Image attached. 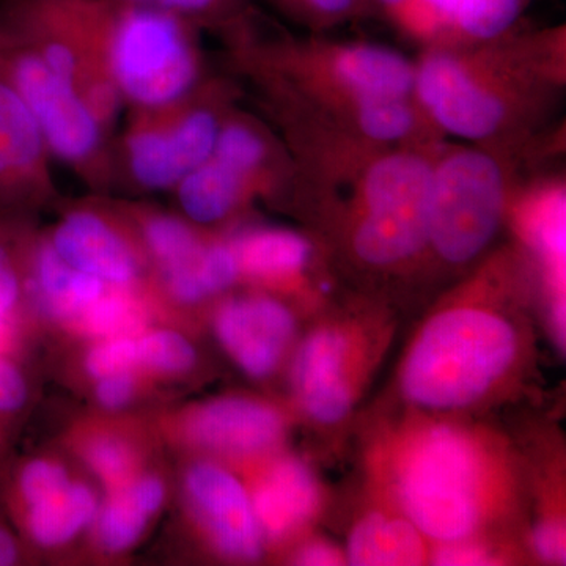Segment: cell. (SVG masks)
Wrapping results in <instances>:
<instances>
[{"mask_svg":"<svg viewBox=\"0 0 566 566\" xmlns=\"http://www.w3.org/2000/svg\"><path fill=\"white\" fill-rule=\"evenodd\" d=\"M28 296V252L0 229V353L13 354L18 340V312Z\"/></svg>","mask_w":566,"mask_h":566,"instance_id":"83f0119b","label":"cell"},{"mask_svg":"<svg viewBox=\"0 0 566 566\" xmlns=\"http://www.w3.org/2000/svg\"><path fill=\"white\" fill-rule=\"evenodd\" d=\"M21 546L17 535L0 521V566L20 564Z\"/></svg>","mask_w":566,"mask_h":566,"instance_id":"ab89813d","label":"cell"},{"mask_svg":"<svg viewBox=\"0 0 566 566\" xmlns=\"http://www.w3.org/2000/svg\"><path fill=\"white\" fill-rule=\"evenodd\" d=\"M277 9L308 28L323 29L365 11L364 0H271Z\"/></svg>","mask_w":566,"mask_h":566,"instance_id":"d6a6232c","label":"cell"},{"mask_svg":"<svg viewBox=\"0 0 566 566\" xmlns=\"http://www.w3.org/2000/svg\"><path fill=\"white\" fill-rule=\"evenodd\" d=\"M170 11L196 25H233L243 20L248 0H122Z\"/></svg>","mask_w":566,"mask_h":566,"instance_id":"4dcf8cb0","label":"cell"},{"mask_svg":"<svg viewBox=\"0 0 566 566\" xmlns=\"http://www.w3.org/2000/svg\"><path fill=\"white\" fill-rule=\"evenodd\" d=\"M521 237L538 256L549 292L553 322L558 337L565 338L566 196L558 181L538 186L526 193L516 208Z\"/></svg>","mask_w":566,"mask_h":566,"instance_id":"9a60e30c","label":"cell"},{"mask_svg":"<svg viewBox=\"0 0 566 566\" xmlns=\"http://www.w3.org/2000/svg\"><path fill=\"white\" fill-rule=\"evenodd\" d=\"M403 2L405 0H364L365 11L376 9L382 11L387 17Z\"/></svg>","mask_w":566,"mask_h":566,"instance_id":"60d3db41","label":"cell"},{"mask_svg":"<svg viewBox=\"0 0 566 566\" xmlns=\"http://www.w3.org/2000/svg\"><path fill=\"white\" fill-rule=\"evenodd\" d=\"M297 565L308 566H329L340 565L342 556L334 546L327 543H312V545L304 546L296 556Z\"/></svg>","mask_w":566,"mask_h":566,"instance_id":"f35d334b","label":"cell"},{"mask_svg":"<svg viewBox=\"0 0 566 566\" xmlns=\"http://www.w3.org/2000/svg\"><path fill=\"white\" fill-rule=\"evenodd\" d=\"M259 185L230 164L211 156L177 186L178 203L189 221L216 223L229 218Z\"/></svg>","mask_w":566,"mask_h":566,"instance_id":"ffe728a7","label":"cell"},{"mask_svg":"<svg viewBox=\"0 0 566 566\" xmlns=\"http://www.w3.org/2000/svg\"><path fill=\"white\" fill-rule=\"evenodd\" d=\"M193 446L229 457H251L273 449L283 436V419L271 406L226 397L197 406L182 422Z\"/></svg>","mask_w":566,"mask_h":566,"instance_id":"7c38bea8","label":"cell"},{"mask_svg":"<svg viewBox=\"0 0 566 566\" xmlns=\"http://www.w3.org/2000/svg\"><path fill=\"white\" fill-rule=\"evenodd\" d=\"M137 337V335H136ZM136 337L104 338L85 357V370L95 379L139 367Z\"/></svg>","mask_w":566,"mask_h":566,"instance_id":"836d02e7","label":"cell"},{"mask_svg":"<svg viewBox=\"0 0 566 566\" xmlns=\"http://www.w3.org/2000/svg\"><path fill=\"white\" fill-rule=\"evenodd\" d=\"M493 558L483 547L474 545H464V543L452 542L450 546L442 547L434 557L436 565H460L476 566L493 564Z\"/></svg>","mask_w":566,"mask_h":566,"instance_id":"74e56055","label":"cell"},{"mask_svg":"<svg viewBox=\"0 0 566 566\" xmlns=\"http://www.w3.org/2000/svg\"><path fill=\"white\" fill-rule=\"evenodd\" d=\"M122 142V167L148 191L175 189L207 161L221 132V106L193 93L185 102L156 111H136Z\"/></svg>","mask_w":566,"mask_h":566,"instance_id":"ba28073f","label":"cell"},{"mask_svg":"<svg viewBox=\"0 0 566 566\" xmlns=\"http://www.w3.org/2000/svg\"><path fill=\"white\" fill-rule=\"evenodd\" d=\"M485 461L471 436L433 427L412 439L398 468L409 520L441 542H463L482 521Z\"/></svg>","mask_w":566,"mask_h":566,"instance_id":"5b68a950","label":"cell"},{"mask_svg":"<svg viewBox=\"0 0 566 566\" xmlns=\"http://www.w3.org/2000/svg\"><path fill=\"white\" fill-rule=\"evenodd\" d=\"M85 460L91 465L93 474L111 490L125 485L132 480L134 455L129 446L122 439L109 438V436L95 439L87 447Z\"/></svg>","mask_w":566,"mask_h":566,"instance_id":"1f68e13d","label":"cell"},{"mask_svg":"<svg viewBox=\"0 0 566 566\" xmlns=\"http://www.w3.org/2000/svg\"><path fill=\"white\" fill-rule=\"evenodd\" d=\"M186 495L212 545L232 560L262 557L263 534L252 499L237 476L214 463H197L185 479Z\"/></svg>","mask_w":566,"mask_h":566,"instance_id":"30bf717a","label":"cell"},{"mask_svg":"<svg viewBox=\"0 0 566 566\" xmlns=\"http://www.w3.org/2000/svg\"><path fill=\"white\" fill-rule=\"evenodd\" d=\"M70 483L69 472L62 464L44 458H35V460L25 461L11 480V502L18 509L36 504L41 499L59 493Z\"/></svg>","mask_w":566,"mask_h":566,"instance_id":"f546056e","label":"cell"},{"mask_svg":"<svg viewBox=\"0 0 566 566\" xmlns=\"http://www.w3.org/2000/svg\"><path fill=\"white\" fill-rule=\"evenodd\" d=\"M424 557L419 528L398 517L370 515L349 536L348 560L353 565H420Z\"/></svg>","mask_w":566,"mask_h":566,"instance_id":"603a6c76","label":"cell"},{"mask_svg":"<svg viewBox=\"0 0 566 566\" xmlns=\"http://www.w3.org/2000/svg\"><path fill=\"white\" fill-rule=\"evenodd\" d=\"M82 333L104 340L114 337H136L144 333L148 312L132 289H109L99 300L76 316Z\"/></svg>","mask_w":566,"mask_h":566,"instance_id":"d4e9b609","label":"cell"},{"mask_svg":"<svg viewBox=\"0 0 566 566\" xmlns=\"http://www.w3.org/2000/svg\"><path fill=\"white\" fill-rule=\"evenodd\" d=\"M506 199L495 156L469 147L434 151L428 245L446 262H471L497 233Z\"/></svg>","mask_w":566,"mask_h":566,"instance_id":"52a82bcc","label":"cell"},{"mask_svg":"<svg viewBox=\"0 0 566 566\" xmlns=\"http://www.w3.org/2000/svg\"><path fill=\"white\" fill-rule=\"evenodd\" d=\"M327 142L322 166L349 188L354 253L371 266L419 255L430 233L433 153L412 145L376 148L352 136Z\"/></svg>","mask_w":566,"mask_h":566,"instance_id":"6da1fadb","label":"cell"},{"mask_svg":"<svg viewBox=\"0 0 566 566\" xmlns=\"http://www.w3.org/2000/svg\"><path fill=\"white\" fill-rule=\"evenodd\" d=\"M98 17L104 61L120 103L164 109L197 92L202 59L196 24L122 0H98Z\"/></svg>","mask_w":566,"mask_h":566,"instance_id":"3957f363","label":"cell"},{"mask_svg":"<svg viewBox=\"0 0 566 566\" xmlns=\"http://www.w3.org/2000/svg\"><path fill=\"white\" fill-rule=\"evenodd\" d=\"M290 73L319 109L348 128L354 112L379 98L415 96L416 65L378 44H314L296 48Z\"/></svg>","mask_w":566,"mask_h":566,"instance_id":"9c48e42d","label":"cell"},{"mask_svg":"<svg viewBox=\"0 0 566 566\" xmlns=\"http://www.w3.org/2000/svg\"><path fill=\"white\" fill-rule=\"evenodd\" d=\"M48 155L32 112L0 80V202H14L44 188L50 182Z\"/></svg>","mask_w":566,"mask_h":566,"instance_id":"5bb4252c","label":"cell"},{"mask_svg":"<svg viewBox=\"0 0 566 566\" xmlns=\"http://www.w3.org/2000/svg\"><path fill=\"white\" fill-rule=\"evenodd\" d=\"M142 238L161 273L193 262L205 248L192 227L175 216H147L142 222Z\"/></svg>","mask_w":566,"mask_h":566,"instance_id":"4316f807","label":"cell"},{"mask_svg":"<svg viewBox=\"0 0 566 566\" xmlns=\"http://www.w3.org/2000/svg\"><path fill=\"white\" fill-rule=\"evenodd\" d=\"M98 510L99 502L93 488L71 480L70 485L59 493L22 506L18 512L33 545L50 549L73 542L84 528L95 523Z\"/></svg>","mask_w":566,"mask_h":566,"instance_id":"44dd1931","label":"cell"},{"mask_svg":"<svg viewBox=\"0 0 566 566\" xmlns=\"http://www.w3.org/2000/svg\"><path fill=\"white\" fill-rule=\"evenodd\" d=\"M136 378L133 371L104 376L96 385V400L104 409L118 411L126 408L136 395Z\"/></svg>","mask_w":566,"mask_h":566,"instance_id":"d590c367","label":"cell"},{"mask_svg":"<svg viewBox=\"0 0 566 566\" xmlns=\"http://www.w3.org/2000/svg\"><path fill=\"white\" fill-rule=\"evenodd\" d=\"M263 536L285 538L315 515L319 490L307 465L293 458L271 465L251 495Z\"/></svg>","mask_w":566,"mask_h":566,"instance_id":"e0dca14e","label":"cell"},{"mask_svg":"<svg viewBox=\"0 0 566 566\" xmlns=\"http://www.w3.org/2000/svg\"><path fill=\"white\" fill-rule=\"evenodd\" d=\"M531 0H458L446 46L485 43L515 28Z\"/></svg>","mask_w":566,"mask_h":566,"instance_id":"cb8c5ba5","label":"cell"},{"mask_svg":"<svg viewBox=\"0 0 566 566\" xmlns=\"http://www.w3.org/2000/svg\"><path fill=\"white\" fill-rule=\"evenodd\" d=\"M109 286L95 275L71 268L50 241L28 253V296L46 314L61 319H76Z\"/></svg>","mask_w":566,"mask_h":566,"instance_id":"ac0fdd59","label":"cell"},{"mask_svg":"<svg viewBox=\"0 0 566 566\" xmlns=\"http://www.w3.org/2000/svg\"><path fill=\"white\" fill-rule=\"evenodd\" d=\"M48 241L71 268L112 289H132L139 281L136 249L102 212L88 208L69 212Z\"/></svg>","mask_w":566,"mask_h":566,"instance_id":"4fadbf2b","label":"cell"},{"mask_svg":"<svg viewBox=\"0 0 566 566\" xmlns=\"http://www.w3.org/2000/svg\"><path fill=\"white\" fill-rule=\"evenodd\" d=\"M216 337L252 378L273 374L294 335L292 312L268 296L227 301L214 318Z\"/></svg>","mask_w":566,"mask_h":566,"instance_id":"8fae6325","label":"cell"},{"mask_svg":"<svg viewBox=\"0 0 566 566\" xmlns=\"http://www.w3.org/2000/svg\"><path fill=\"white\" fill-rule=\"evenodd\" d=\"M166 501V486L158 476L132 479L112 490L95 517L96 539L106 553L132 549L147 531L151 517Z\"/></svg>","mask_w":566,"mask_h":566,"instance_id":"d6986e66","label":"cell"},{"mask_svg":"<svg viewBox=\"0 0 566 566\" xmlns=\"http://www.w3.org/2000/svg\"><path fill=\"white\" fill-rule=\"evenodd\" d=\"M345 360V337L334 331L312 334L296 354L294 389L305 411L318 422H338L352 408Z\"/></svg>","mask_w":566,"mask_h":566,"instance_id":"2e32d148","label":"cell"},{"mask_svg":"<svg viewBox=\"0 0 566 566\" xmlns=\"http://www.w3.org/2000/svg\"><path fill=\"white\" fill-rule=\"evenodd\" d=\"M534 547L536 554L546 562L564 564L566 558L565 528L556 521H545L535 527Z\"/></svg>","mask_w":566,"mask_h":566,"instance_id":"8d00e7d4","label":"cell"},{"mask_svg":"<svg viewBox=\"0 0 566 566\" xmlns=\"http://www.w3.org/2000/svg\"><path fill=\"white\" fill-rule=\"evenodd\" d=\"M516 356V334L482 308L441 312L417 337L401 375L409 400L433 409L463 408L482 398Z\"/></svg>","mask_w":566,"mask_h":566,"instance_id":"277c9868","label":"cell"},{"mask_svg":"<svg viewBox=\"0 0 566 566\" xmlns=\"http://www.w3.org/2000/svg\"><path fill=\"white\" fill-rule=\"evenodd\" d=\"M510 40V32L485 43L434 44L416 65L415 98L436 129L465 140H491L510 129L528 92L534 91L542 62L531 50L534 40Z\"/></svg>","mask_w":566,"mask_h":566,"instance_id":"7a4b0ae2","label":"cell"},{"mask_svg":"<svg viewBox=\"0 0 566 566\" xmlns=\"http://www.w3.org/2000/svg\"><path fill=\"white\" fill-rule=\"evenodd\" d=\"M241 275L255 281L290 282L312 259V245L292 230L255 229L232 241Z\"/></svg>","mask_w":566,"mask_h":566,"instance_id":"7402d4cb","label":"cell"},{"mask_svg":"<svg viewBox=\"0 0 566 566\" xmlns=\"http://www.w3.org/2000/svg\"><path fill=\"white\" fill-rule=\"evenodd\" d=\"M139 365L153 371L180 375L191 370L197 360L191 342L170 329L148 331L136 337Z\"/></svg>","mask_w":566,"mask_h":566,"instance_id":"f1b7e54d","label":"cell"},{"mask_svg":"<svg viewBox=\"0 0 566 566\" xmlns=\"http://www.w3.org/2000/svg\"><path fill=\"white\" fill-rule=\"evenodd\" d=\"M212 156L263 185L271 180V145L266 136L243 118H226Z\"/></svg>","mask_w":566,"mask_h":566,"instance_id":"484cf974","label":"cell"},{"mask_svg":"<svg viewBox=\"0 0 566 566\" xmlns=\"http://www.w3.org/2000/svg\"><path fill=\"white\" fill-rule=\"evenodd\" d=\"M0 80L6 81L32 112L50 155L76 169L88 181L107 180L111 172L107 126L81 93L2 24Z\"/></svg>","mask_w":566,"mask_h":566,"instance_id":"8992f818","label":"cell"},{"mask_svg":"<svg viewBox=\"0 0 566 566\" xmlns=\"http://www.w3.org/2000/svg\"><path fill=\"white\" fill-rule=\"evenodd\" d=\"M29 398L28 376L13 359V354L0 353V431L22 412Z\"/></svg>","mask_w":566,"mask_h":566,"instance_id":"e575fe53","label":"cell"}]
</instances>
